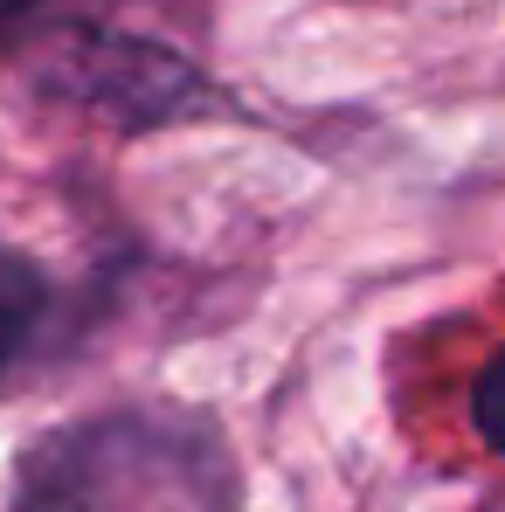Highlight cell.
Listing matches in <instances>:
<instances>
[{"instance_id":"cell-1","label":"cell","mask_w":505,"mask_h":512,"mask_svg":"<svg viewBox=\"0 0 505 512\" xmlns=\"http://www.w3.org/2000/svg\"><path fill=\"white\" fill-rule=\"evenodd\" d=\"M70 90L118 111L125 125H153V118L167 125L173 111L208 104L201 77L180 56L153 49V42H125V35H90L84 56H70Z\"/></svg>"},{"instance_id":"cell-2","label":"cell","mask_w":505,"mask_h":512,"mask_svg":"<svg viewBox=\"0 0 505 512\" xmlns=\"http://www.w3.org/2000/svg\"><path fill=\"white\" fill-rule=\"evenodd\" d=\"M42 298H49V284H42V270L28 263V256L0 250V367L28 346L35 333V319H42Z\"/></svg>"},{"instance_id":"cell-3","label":"cell","mask_w":505,"mask_h":512,"mask_svg":"<svg viewBox=\"0 0 505 512\" xmlns=\"http://www.w3.org/2000/svg\"><path fill=\"white\" fill-rule=\"evenodd\" d=\"M471 423H478V436L492 443V450H505V353L478 374V395H471Z\"/></svg>"},{"instance_id":"cell-4","label":"cell","mask_w":505,"mask_h":512,"mask_svg":"<svg viewBox=\"0 0 505 512\" xmlns=\"http://www.w3.org/2000/svg\"><path fill=\"white\" fill-rule=\"evenodd\" d=\"M21 7H28V0H0V21H7V14H21Z\"/></svg>"}]
</instances>
